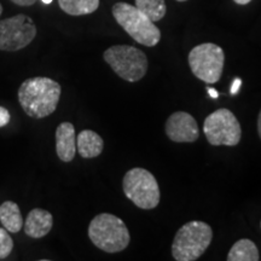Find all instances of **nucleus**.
<instances>
[{
	"label": "nucleus",
	"instance_id": "a878e982",
	"mask_svg": "<svg viewBox=\"0 0 261 261\" xmlns=\"http://www.w3.org/2000/svg\"><path fill=\"white\" fill-rule=\"evenodd\" d=\"M2 14H3V5L0 4V16H2Z\"/></svg>",
	"mask_w": 261,
	"mask_h": 261
},
{
	"label": "nucleus",
	"instance_id": "a211bd4d",
	"mask_svg": "<svg viewBox=\"0 0 261 261\" xmlns=\"http://www.w3.org/2000/svg\"><path fill=\"white\" fill-rule=\"evenodd\" d=\"M14 248V241L10 237L6 228L0 227V259H5L10 255Z\"/></svg>",
	"mask_w": 261,
	"mask_h": 261
},
{
	"label": "nucleus",
	"instance_id": "dca6fc26",
	"mask_svg": "<svg viewBox=\"0 0 261 261\" xmlns=\"http://www.w3.org/2000/svg\"><path fill=\"white\" fill-rule=\"evenodd\" d=\"M60 8L70 16L90 15L99 8V0H58Z\"/></svg>",
	"mask_w": 261,
	"mask_h": 261
},
{
	"label": "nucleus",
	"instance_id": "6e6552de",
	"mask_svg": "<svg viewBox=\"0 0 261 261\" xmlns=\"http://www.w3.org/2000/svg\"><path fill=\"white\" fill-rule=\"evenodd\" d=\"M203 132L211 145L236 146L242 137L237 117L228 109H218L205 117Z\"/></svg>",
	"mask_w": 261,
	"mask_h": 261
},
{
	"label": "nucleus",
	"instance_id": "423d86ee",
	"mask_svg": "<svg viewBox=\"0 0 261 261\" xmlns=\"http://www.w3.org/2000/svg\"><path fill=\"white\" fill-rule=\"evenodd\" d=\"M126 197L140 210H154L160 203V188L152 173L144 168H132L122 180Z\"/></svg>",
	"mask_w": 261,
	"mask_h": 261
},
{
	"label": "nucleus",
	"instance_id": "aec40b11",
	"mask_svg": "<svg viewBox=\"0 0 261 261\" xmlns=\"http://www.w3.org/2000/svg\"><path fill=\"white\" fill-rule=\"evenodd\" d=\"M11 2L14 3V4L19 5V6H32L34 5L38 0H11Z\"/></svg>",
	"mask_w": 261,
	"mask_h": 261
},
{
	"label": "nucleus",
	"instance_id": "6ab92c4d",
	"mask_svg": "<svg viewBox=\"0 0 261 261\" xmlns=\"http://www.w3.org/2000/svg\"><path fill=\"white\" fill-rule=\"evenodd\" d=\"M10 119H11V116H10L9 110L4 107H0V127L8 125L10 122Z\"/></svg>",
	"mask_w": 261,
	"mask_h": 261
},
{
	"label": "nucleus",
	"instance_id": "4468645a",
	"mask_svg": "<svg viewBox=\"0 0 261 261\" xmlns=\"http://www.w3.org/2000/svg\"><path fill=\"white\" fill-rule=\"evenodd\" d=\"M0 221L9 232L17 233L23 227V218L17 203L6 201L0 205Z\"/></svg>",
	"mask_w": 261,
	"mask_h": 261
},
{
	"label": "nucleus",
	"instance_id": "9b49d317",
	"mask_svg": "<svg viewBox=\"0 0 261 261\" xmlns=\"http://www.w3.org/2000/svg\"><path fill=\"white\" fill-rule=\"evenodd\" d=\"M56 152L61 161H73L76 154V136L74 125L62 122L56 129Z\"/></svg>",
	"mask_w": 261,
	"mask_h": 261
},
{
	"label": "nucleus",
	"instance_id": "5701e85b",
	"mask_svg": "<svg viewBox=\"0 0 261 261\" xmlns=\"http://www.w3.org/2000/svg\"><path fill=\"white\" fill-rule=\"evenodd\" d=\"M257 132H259V137L261 139V110H260L259 117H257Z\"/></svg>",
	"mask_w": 261,
	"mask_h": 261
},
{
	"label": "nucleus",
	"instance_id": "b1692460",
	"mask_svg": "<svg viewBox=\"0 0 261 261\" xmlns=\"http://www.w3.org/2000/svg\"><path fill=\"white\" fill-rule=\"evenodd\" d=\"M234 3H236V4H238V5H247V4H249L250 2H252V0H233Z\"/></svg>",
	"mask_w": 261,
	"mask_h": 261
},
{
	"label": "nucleus",
	"instance_id": "7ed1b4c3",
	"mask_svg": "<svg viewBox=\"0 0 261 261\" xmlns=\"http://www.w3.org/2000/svg\"><path fill=\"white\" fill-rule=\"evenodd\" d=\"M213 240V230L204 221H189L179 228L172 244L177 261H195L202 256Z\"/></svg>",
	"mask_w": 261,
	"mask_h": 261
},
{
	"label": "nucleus",
	"instance_id": "f3484780",
	"mask_svg": "<svg viewBox=\"0 0 261 261\" xmlns=\"http://www.w3.org/2000/svg\"><path fill=\"white\" fill-rule=\"evenodd\" d=\"M136 6L152 22H159L167 12L165 0H136Z\"/></svg>",
	"mask_w": 261,
	"mask_h": 261
},
{
	"label": "nucleus",
	"instance_id": "bb28decb",
	"mask_svg": "<svg viewBox=\"0 0 261 261\" xmlns=\"http://www.w3.org/2000/svg\"><path fill=\"white\" fill-rule=\"evenodd\" d=\"M177 2H187V0H177Z\"/></svg>",
	"mask_w": 261,
	"mask_h": 261
},
{
	"label": "nucleus",
	"instance_id": "9d476101",
	"mask_svg": "<svg viewBox=\"0 0 261 261\" xmlns=\"http://www.w3.org/2000/svg\"><path fill=\"white\" fill-rule=\"evenodd\" d=\"M166 135L172 142L194 143L200 137V130L191 114L175 112L166 121Z\"/></svg>",
	"mask_w": 261,
	"mask_h": 261
},
{
	"label": "nucleus",
	"instance_id": "39448f33",
	"mask_svg": "<svg viewBox=\"0 0 261 261\" xmlns=\"http://www.w3.org/2000/svg\"><path fill=\"white\" fill-rule=\"evenodd\" d=\"M104 61L123 80L137 83L148 71V58L139 48L130 45H115L104 51Z\"/></svg>",
	"mask_w": 261,
	"mask_h": 261
},
{
	"label": "nucleus",
	"instance_id": "f257e3e1",
	"mask_svg": "<svg viewBox=\"0 0 261 261\" xmlns=\"http://www.w3.org/2000/svg\"><path fill=\"white\" fill-rule=\"evenodd\" d=\"M62 89L50 77L37 76L24 80L18 89V102L33 119H44L57 109Z\"/></svg>",
	"mask_w": 261,
	"mask_h": 261
},
{
	"label": "nucleus",
	"instance_id": "f03ea898",
	"mask_svg": "<svg viewBox=\"0 0 261 261\" xmlns=\"http://www.w3.org/2000/svg\"><path fill=\"white\" fill-rule=\"evenodd\" d=\"M89 237L94 246L106 253H119L128 247L130 237L126 224L109 213L98 214L89 226Z\"/></svg>",
	"mask_w": 261,
	"mask_h": 261
},
{
	"label": "nucleus",
	"instance_id": "412c9836",
	"mask_svg": "<svg viewBox=\"0 0 261 261\" xmlns=\"http://www.w3.org/2000/svg\"><path fill=\"white\" fill-rule=\"evenodd\" d=\"M241 85H242V80L241 79H234L233 83H232V86H231V93L232 94H236L238 93V91L241 89Z\"/></svg>",
	"mask_w": 261,
	"mask_h": 261
},
{
	"label": "nucleus",
	"instance_id": "393cba45",
	"mask_svg": "<svg viewBox=\"0 0 261 261\" xmlns=\"http://www.w3.org/2000/svg\"><path fill=\"white\" fill-rule=\"evenodd\" d=\"M42 3H44V4H51L52 2H54V0H41Z\"/></svg>",
	"mask_w": 261,
	"mask_h": 261
},
{
	"label": "nucleus",
	"instance_id": "0eeeda50",
	"mask_svg": "<svg viewBox=\"0 0 261 261\" xmlns=\"http://www.w3.org/2000/svg\"><path fill=\"white\" fill-rule=\"evenodd\" d=\"M224 50L213 42L195 46L189 54V65L192 74L205 84H215L223 75Z\"/></svg>",
	"mask_w": 261,
	"mask_h": 261
},
{
	"label": "nucleus",
	"instance_id": "4be33fe9",
	"mask_svg": "<svg viewBox=\"0 0 261 261\" xmlns=\"http://www.w3.org/2000/svg\"><path fill=\"white\" fill-rule=\"evenodd\" d=\"M207 91H208V93H210V96H211L212 98H214V99H215V98L219 97V93H218V91H217V90L211 89V87H208Z\"/></svg>",
	"mask_w": 261,
	"mask_h": 261
},
{
	"label": "nucleus",
	"instance_id": "1a4fd4ad",
	"mask_svg": "<svg viewBox=\"0 0 261 261\" xmlns=\"http://www.w3.org/2000/svg\"><path fill=\"white\" fill-rule=\"evenodd\" d=\"M37 25L27 15L0 21V50L15 52L28 46L37 35Z\"/></svg>",
	"mask_w": 261,
	"mask_h": 261
},
{
	"label": "nucleus",
	"instance_id": "2eb2a0df",
	"mask_svg": "<svg viewBox=\"0 0 261 261\" xmlns=\"http://www.w3.org/2000/svg\"><path fill=\"white\" fill-rule=\"evenodd\" d=\"M259 259L257 247L248 238L237 241L227 254V261H257Z\"/></svg>",
	"mask_w": 261,
	"mask_h": 261
},
{
	"label": "nucleus",
	"instance_id": "f8f14e48",
	"mask_svg": "<svg viewBox=\"0 0 261 261\" xmlns=\"http://www.w3.org/2000/svg\"><path fill=\"white\" fill-rule=\"evenodd\" d=\"M54 218L50 212L35 208L29 212L24 221V232L32 238L45 237L51 231Z\"/></svg>",
	"mask_w": 261,
	"mask_h": 261
},
{
	"label": "nucleus",
	"instance_id": "20e7f679",
	"mask_svg": "<svg viewBox=\"0 0 261 261\" xmlns=\"http://www.w3.org/2000/svg\"><path fill=\"white\" fill-rule=\"evenodd\" d=\"M113 16L127 34L138 44L152 47L161 40V32L158 25L137 9L136 5L116 3L113 6Z\"/></svg>",
	"mask_w": 261,
	"mask_h": 261
},
{
	"label": "nucleus",
	"instance_id": "ddd939ff",
	"mask_svg": "<svg viewBox=\"0 0 261 261\" xmlns=\"http://www.w3.org/2000/svg\"><path fill=\"white\" fill-rule=\"evenodd\" d=\"M104 142L98 133L91 129L81 130L76 138V150L81 158L94 159L102 154Z\"/></svg>",
	"mask_w": 261,
	"mask_h": 261
}]
</instances>
